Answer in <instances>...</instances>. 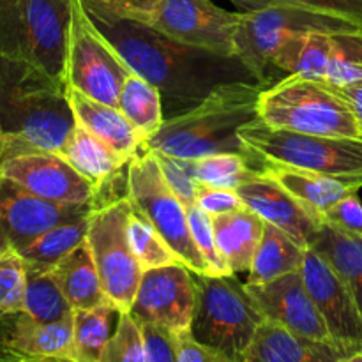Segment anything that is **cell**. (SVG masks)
Returning a JSON list of instances; mask_svg holds the SVG:
<instances>
[{
	"mask_svg": "<svg viewBox=\"0 0 362 362\" xmlns=\"http://www.w3.org/2000/svg\"><path fill=\"white\" fill-rule=\"evenodd\" d=\"M239 136L265 165L324 173L362 187V138L276 129L260 119L240 127Z\"/></svg>",
	"mask_w": 362,
	"mask_h": 362,
	"instance_id": "8992f818",
	"label": "cell"
},
{
	"mask_svg": "<svg viewBox=\"0 0 362 362\" xmlns=\"http://www.w3.org/2000/svg\"><path fill=\"white\" fill-rule=\"evenodd\" d=\"M331 49L332 34L329 32H308L296 35L276 49L271 62L272 71L278 81L290 74L325 81Z\"/></svg>",
	"mask_w": 362,
	"mask_h": 362,
	"instance_id": "d4e9b609",
	"label": "cell"
},
{
	"mask_svg": "<svg viewBox=\"0 0 362 362\" xmlns=\"http://www.w3.org/2000/svg\"><path fill=\"white\" fill-rule=\"evenodd\" d=\"M59 154L94 186L126 168L131 161L78 124Z\"/></svg>",
	"mask_w": 362,
	"mask_h": 362,
	"instance_id": "484cf974",
	"label": "cell"
},
{
	"mask_svg": "<svg viewBox=\"0 0 362 362\" xmlns=\"http://www.w3.org/2000/svg\"><path fill=\"white\" fill-rule=\"evenodd\" d=\"M27 262L20 251L9 246L0 251V317L23 308Z\"/></svg>",
	"mask_w": 362,
	"mask_h": 362,
	"instance_id": "d590c367",
	"label": "cell"
},
{
	"mask_svg": "<svg viewBox=\"0 0 362 362\" xmlns=\"http://www.w3.org/2000/svg\"><path fill=\"white\" fill-rule=\"evenodd\" d=\"M325 81L336 88L362 81V30L332 34L331 60Z\"/></svg>",
	"mask_w": 362,
	"mask_h": 362,
	"instance_id": "e575fe53",
	"label": "cell"
},
{
	"mask_svg": "<svg viewBox=\"0 0 362 362\" xmlns=\"http://www.w3.org/2000/svg\"><path fill=\"white\" fill-rule=\"evenodd\" d=\"M147 362H177L173 331L163 325L140 322Z\"/></svg>",
	"mask_w": 362,
	"mask_h": 362,
	"instance_id": "b9f144b4",
	"label": "cell"
},
{
	"mask_svg": "<svg viewBox=\"0 0 362 362\" xmlns=\"http://www.w3.org/2000/svg\"><path fill=\"white\" fill-rule=\"evenodd\" d=\"M304 283L343 362H362V313L341 276L313 247H308Z\"/></svg>",
	"mask_w": 362,
	"mask_h": 362,
	"instance_id": "8fae6325",
	"label": "cell"
},
{
	"mask_svg": "<svg viewBox=\"0 0 362 362\" xmlns=\"http://www.w3.org/2000/svg\"><path fill=\"white\" fill-rule=\"evenodd\" d=\"M71 4L73 16L67 34L66 85L117 108L124 80L133 71L95 27L83 2L71 0Z\"/></svg>",
	"mask_w": 362,
	"mask_h": 362,
	"instance_id": "9c48e42d",
	"label": "cell"
},
{
	"mask_svg": "<svg viewBox=\"0 0 362 362\" xmlns=\"http://www.w3.org/2000/svg\"><path fill=\"white\" fill-rule=\"evenodd\" d=\"M260 83L233 81L216 88L197 108L163 122L158 133L144 147L179 159H200L205 156L243 154L264 172L267 168L239 136V129L258 119Z\"/></svg>",
	"mask_w": 362,
	"mask_h": 362,
	"instance_id": "3957f363",
	"label": "cell"
},
{
	"mask_svg": "<svg viewBox=\"0 0 362 362\" xmlns=\"http://www.w3.org/2000/svg\"><path fill=\"white\" fill-rule=\"evenodd\" d=\"M154 154L158 156L159 165H161L163 173H165L166 180H168L170 187L173 189V193L182 200V204L191 205L197 204L194 200V193H197V182L193 175L189 173V170L186 168V163L184 159L173 158V156L163 154V152L154 151Z\"/></svg>",
	"mask_w": 362,
	"mask_h": 362,
	"instance_id": "ab89813d",
	"label": "cell"
},
{
	"mask_svg": "<svg viewBox=\"0 0 362 362\" xmlns=\"http://www.w3.org/2000/svg\"><path fill=\"white\" fill-rule=\"evenodd\" d=\"M235 191L239 193L243 204L257 212L265 223L281 228L300 246L310 247L315 233L320 228L322 219L311 214L272 177L262 172L237 187Z\"/></svg>",
	"mask_w": 362,
	"mask_h": 362,
	"instance_id": "d6986e66",
	"label": "cell"
},
{
	"mask_svg": "<svg viewBox=\"0 0 362 362\" xmlns=\"http://www.w3.org/2000/svg\"><path fill=\"white\" fill-rule=\"evenodd\" d=\"M131 209L133 204L127 197L92 209L88 216L87 243L106 297L120 311H129L144 274L127 239Z\"/></svg>",
	"mask_w": 362,
	"mask_h": 362,
	"instance_id": "30bf717a",
	"label": "cell"
},
{
	"mask_svg": "<svg viewBox=\"0 0 362 362\" xmlns=\"http://www.w3.org/2000/svg\"><path fill=\"white\" fill-rule=\"evenodd\" d=\"M310 247L322 255L352 292L362 313V237L322 221Z\"/></svg>",
	"mask_w": 362,
	"mask_h": 362,
	"instance_id": "4316f807",
	"label": "cell"
},
{
	"mask_svg": "<svg viewBox=\"0 0 362 362\" xmlns=\"http://www.w3.org/2000/svg\"><path fill=\"white\" fill-rule=\"evenodd\" d=\"M60 290L73 310H88L99 304L112 303L106 297L87 240L67 253L62 260L49 267Z\"/></svg>",
	"mask_w": 362,
	"mask_h": 362,
	"instance_id": "cb8c5ba5",
	"label": "cell"
},
{
	"mask_svg": "<svg viewBox=\"0 0 362 362\" xmlns=\"http://www.w3.org/2000/svg\"><path fill=\"white\" fill-rule=\"evenodd\" d=\"M129 200L168 243L180 264L193 274H211L207 262L191 237L187 209L173 193L154 151L144 147L127 165Z\"/></svg>",
	"mask_w": 362,
	"mask_h": 362,
	"instance_id": "ba28073f",
	"label": "cell"
},
{
	"mask_svg": "<svg viewBox=\"0 0 362 362\" xmlns=\"http://www.w3.org/2000/svg\"><path fill=\"white\" fill-rule=\"evenodd\" d=\"M244 11H253L265 6H293L322 14L346 18L362 25V0H232Z\"/></svg>",
	"mask_w": 362,
	"mask_h": 362,
	"instance_id": "f35d334b",
	"label": "cell"
},
{
	"mask_svg": "<svg viewBox=\"0 0 362 362\" xmlns=\"http://www.w3.org/2000/svg\"><path fill=\"white\" fill-rule=\"evenodd\" d=\"M122 311L113 303L73 311L74 352L78 362H103L106 345Z\"/></svg>",
	"mask_w": 362,
	"mask_h": 362,
	"instance_id": "f1b7e54d",
	"label": "cell"
},
{
	"mask_svg": "<svg viewBox=\"0 0 362 362\" xmlns=\"http://www.w3.org/2000/svg\"><path fill=\"white\" fill-rule=\"evenodd\" d=\"M117 108L136 127L145 141L154 136L165 122L161 92L136 73H131L124 80Z\"/></svg>",
	"mask_w": 362,
	"mask_h": 362,
	"instance_id": "f546056e",
	"label": "cell"
},
{
	"mask_svg": "<svg viewBox=\"0 0 362 362\" xmlns=\"http://www.w3.org/2000/svg\"><path fill=\"white\" fill-rule=\"evenodd\" d=\"M0 175L30 193L62 204L92 205L95 186L57 152L35 151L0 159Z\"/></svg>",
	"mask_w": 362,
	"mask_h": 362,
	"instance_id": "5bb4252c",
	"label": "cell"
},
{
	"mask_svg": "<svg viewBox=\"0 0 362 362\" xmlns=\"http://www.w3.org/2000/svg\"><path fill=\"white\" fill-rule=\"evenodd\" d=\"M9 246H11V244H9V240H7L6 232H4L2 225H0V251L7 250V247H9Z\"/></svg>",
	"mask_w": 362,
	"mask_h": 362,
	"instance_id": "7dc6e473",
	"label": "cell"
},
{
	"mask_svg": "<svg viewBox=\"0 0 362 362\" xmlns=\"http://www.w3.org/2000/svg\"><path fill=\"white\" fill-rule=\"evenodd\" d=\"M308 247L278 226L265 223L260 246L255 253L247 283H267L276 278L300 271Z\"/></svg>",
	"mask_w": 362,
	"mask_h": 362,
	"instance_id": "83f0119b",
	"label": "cell"
},
{
	"mask_svg": "<svg viewBox=\"0 0 362 362\" xmlns=\"http://www.w3.org/2000/svg\"><path fill=\"white\" fill-rule=\"evenodd\" d=\"M81 2L129 69L159 88L165 120L197 108L225 83H258L239 57H223L187 46L156 30L152 25L119 16L98 0Z\"/></svg>",
	"mask_w": 362,
	"mask_h": 362,
	"instance_id": "6da1fadb",
	"label": "cell"
},
{
	"mask_svg": "<svg viewBox=\"0 0 362 362\" xmlns=\"http://www.w3.org/2000/svg\"><path fill=\"white\" fill-rule=\"evenodd\" d=\"M269 177L281 184L292 197H296L311 214L322 219L329 207L349 197L354 191L362 187L359 184L338 179V177L324 175V173L308 172V170L290 168V166L267 165L264 170Z\"/></svg>",
	"mask_w": 362,
	"mask_h": 362,
	"instance_id": "603a6c76",
	"label": "cell"
},
{
	"mask_svg": "<svg viewBox=\"0 0 362 362\" xmlns=\"http://www.w3.org/2000/svg\"><path fill=\"white\" fill-rule=\"evenodd\" d=\"M21 310L45 324L66 320L73 317V306L60 290L49 269L34 267L27 264L23 308Z\"/></svg>",
	"mask_w": 362,
	"mask_h": 362,
	"instance_id": "4dcf8cb0",
	"label": "cell"
},
{
	"mask_svg": "<svg viewBox=\"0 0 362 362\" xmlns=\"http://www.w3.org/2000/svg\"><path fill=\"white\" fill-rule=\"evenodd\" d=\"M175 338V356L177 362H225L219 354L212 352L211 349L198 341L191 329L173 332Z\"/></svg>",
	"mask_w": 362,
	"mask_h": 362,
	"instance_id": "ee69618b",
	"label": "cell"
},
{
	"mask_svg": "<svg viewBox=\"0 0 362 362\" xmlns=\"http://www.w3.org/2000/svg\"><path fill=\"white\" fill-rule=\"evenodd\" d=\"M184 163L198 182L226 189H237L262 173V170L250 158L232 152L205 156L200 159H184Z\"/></svg>",
	"mask_w": 362,
	"mask_h": 362,
	"instance_id": "d6a6232c",
	"label": "cell"
},
{
	"mask_svg": "<svg viewBox=\"0 0 362 362\" xmlns=\"http://www.w3.org/2000/svg\"><path fill=\"white\" fill-rule=\"evenodd\" d=\"M246 290L264 318L311 339L331 343L327 327L308 292L300 271L267 283H246Z\"/></svg>",
	"mask_w": 362,
	"mask_h": 362,
	"instance_id": "ac0fdd59",
	"label": "cell"
},
{
	"mask_svg": "<svg viewBox=\"0 0 362 362\" xmlns=\"http://www.w3.org/2000/svg\"><path fill=\"white\" fill-rule=\"evenodd\" d=\"M90 212L92 205L46 200L0 175V225L14 250H20L53 226Z\"/></svg>",
	"mask_w": 362,
	"mask_h": 362,
	"instance_id": "2e32d148",
	"label": "cell"
},
{
	"mask_svg": "<svg viewBox=\"0 0 362 362\" xmlns=\"http://www.w3.org/2000/svg\"><path fill=\"white\" fill-rule=\"evenodd\" d=\"M103 362H147L140 322L129 311L120 313L115 331L103 354Z\"/></svg>",
	"mask_w": 362,
	"mask_h": 362,
	"instance_id": "8d00e7d4",
	"label": "cell"
},
{
	"mask_svg": "<svg viewBox=\"0 0 362 362\" xmlns=\"http://www.w3.org/2000/svg\"><path fill=\"white\" fill-rule=\"evenodd\" d=\"M98 2L119 16L151 23L161 0H98Z\"/></svg>",
	"mask_w": 362,
	"mask_h": 362,
	"instance_id": "f6af8a7d",
	"label": "cell"
},
{
	"mask_svg": "<svg viewBox=\"0 0 362 362\" xmlns=\"http://www.w3.org/2000/svg\"><path fill=\"white\" fill-rule=\"evenodd\" d=\"M0 361L78 362L73 317L55 324L35 320L23 310L0 317Z\"/></svg>",
	"mask_w": 362,
	"mask_h": 362,
	"instance_id": "9a60e30c",
	"label": "cell"
},
{
	"mask_svg": "<svg viewBox=\"0 0 362 362\" xmlns=\"http://www.w3.org/2000/svg\"><path fill=\"white\" fill-rule=\"evenodd\" d=\"M338 90L339 94L346 99V103L350 105L354 115H356V119L359 120L362 127V81L354 85H346V87L338 88Z\"/></svg>",
	"mask_w": 362,
	"mask_h": 362,
	"instance_id": "bcb514c9",
	"label": "cell"
},
{
	"mask_svg": "<svg viewBox=\"0 0 362 362\" xmlns=\"http://www.w3.org/2000/svg\"><path fill=\"white\" fill-rule=\"evenodd\" d=\"M240 18L212 0H161L148 25L187 46L237 57Z\"/></svg>",
	"mask_w": 362,
	"mask_h": 362,
	"instance_id": "7c38bea8",
	"label": "cell"
},
{
	"mask_svg": "<svg viewBox=\"0 0 362 362\" xmlns=\"http://www.w3.org/2000/svg\"><path fill=\"white\" fill-rule=\"evenodd\" d=\"M191 272L180 262L144 271L129 313L173 332L189 329L197 299Z\"/></svg>",
	"mask_w": 362,
	"mask_h": 362,
	"instance_id": "4fadbf2b",
	"label": "cell"
},
{
	"mask_svg": "<svg viewBox=\"0 0 362 362\" xmlns=\"http://www.w3.org/2000/svg\"><path fill=\"white\" fill-rule=\"evenodd\" d=\"M362 30V25L346 18L315 13L293 6H265L243 11L237 32V57L250 67L262 87L278 81L272 71L276 49L296 35L308 32H349Z\"/></svg>",
	"mask_w": 362,
	"mask_h": 362,
	"instance_id": "52a82bcc",
	"label": "cell"
},
{
	"mask_svg": "<svg viewBox=\"0 0 362 362\" xmlns=\"http://www.w3.org/2000/svg\"><path fill=\"white\" fill-rule=\"evenodd\" d=\"M88 216L90 214L53 226V228L42 232L41 235L32 239L30 243H27L18 251H20V255L28 265L42 269L53 267L57 262L62 260L74 247L80 246L83 240H87Z\"/></svg>",
	"mask_w": 362,
	"mask_h": 362,
	"instance_id": "1f68e13d",
	"label": "cell"
},
{
	"mask_svg": "<svg viewBox=\"0 0 362 362\" xmlns=\"http://www.w3.org/2000/svg\"><path fill=\"white\" fill-rule=\"evenodd\" d=\"M322 221L350 233V235L362 237V202L359 198V191H354L349 197L336 202L332 207L322 216Z\"/></svg>",
	"mask_w": 362,
	"mask_h": 362,
	"instance_id": "60d3db41",
	"label": "cell"
},
{
	"mask_svg": "<svg viewBox=\"0 0 362 362\" xmlns=\"http://www.w3.org/2000/svg\"><path fill=\"white\" fill-rule=\"evenodd\" d=\"M25 34V55L57 80L66 74L71 0H18Z\"/></svg>",
	"mask_w": 362,
	"mask_h": 362,
	"instance_id": "e0dca14e",
	"label": "cell"
},
{
	"mask_svg": "<svg viewBox=\"0 0 362 362\" xmlns=\"http://www.w3.org/2000/svg\"><path fill=\"white\" fill-rule=\"evenodd\" d=\"M258 119L276 129L338 138H362V127L339 90L327 81L290 74L265 87Z\"/></svg>",
	"mask_w": 362,
	"mask_h": 362,
	"instance_id": "277c9868",
	"label": "cell"
},
{
	"mask_svg": "<svg viewBox=\"0 0 362 362\" xmlns=\"http://www.w3.org/2000/svg\"><path fill=\"white\" fill-rule=\"evenodd\" d=\"M212 225L216 244L226 267L233 274L250 272L264 235V219L244 205L233 212L212 216Z\"/></svg>",
	"mask_w": 362,
	"mask_h": 362,
	"instance_id": "7402d4cb",
	"label": "cell"
},
{
	"mask_svg": "<svg viewBox=\"0 0 362 362\" xmlns=\"http://www.w3.org/2000/svg\"><path fill=\"white\" fill-rule=\"evenodd\" d=\"M187 219H189L191 237L194 244L200 250L202 257L207 262L211 274H233L219 255L218 244H216L214 225H212V216L207 214L198 204L187 205Z\"/></svg>",
	"mask_w": 362,
	"mask_h": 362,
	"instance_id": "74e56055",
	"label": "cell"
},
{
	"mask_svg": "<svg viewBox=\"0 0 362 362\" xmlns=\"http://www.w3.org/2000/svg\"><path fill=\"white\" fill-rule=\"evenodd\" d=\"M67 99L78 126L90 131L120 156L133 159L138 152L144 151V136L119 108L95 101L71 87H67Z\"/></svg>",
	"mask_w": 362,
	"mask_h": 362,
	"instance_id": "44dd1931",
	"label": "cell"
},
{
	"mask_svg": "<svg viewBox=\"0 0 362 362\" xmlns=\"http://www.w3.org/2000/svg\"><path fill=\"white\" fill-rule=\"evenodd\" d=\"M243 362H343V357L332 343L311 339L264 318Z\"/></svg>",
	"mask_w": 362,
	"mask_h": 362,
	"instance_id": "ffe728a7",
	"label": "cell"
},
{
	"mask_svg": "<svg viewBox=\"0 0 362 362\" xmlns=\"http://www.w3.org/2000/svg\"><path fill=\"white\" fill-rule=\"evenodd\" d=\"M76 127L66 81L34 62L0 53V159L57 152Z\"/></svg>",
	"mask_w": 362,
	"mask_h": 362,
	"instance_id": "7a4b0ae2",
	"label": "cell"
},
{
	"mask_svg": "<svg viewBox=\"0 0 362 362\" xmlns=\"http://www.w3.org/2000/svg\"><path fill=\"white\" fill-rule=\"evenodd\" d=\"M127 239L144 271L179 262L161 233L134 205L127 219Z\"/></svg>",
	"mask_w": 362,
	"mask_h": 362,
	"instance_id": "836d02e7",
	"label": "cell"
},
{
	"mask_svg": "<svg viewBox=\"0 0 362 362\" xmlns=\"http://www.w3.org/2000/svg\"><path fill=\"white\" fill-rule=\"evenodd\" d=\"M194 200L211 216L226 214V212H233L237 209L244 207L243 200H240L239 193L235 189L209 186V184L204 182H197Z\"/></svg>",
	"mask_w": 362,
	"mask_h": 362,
	"instance_id": "7bdbcfd3",
	"label": "cell"
},
{
	"mask_svg": "<svg viewBox=\"0 0 362 362\" xmlns=\"http://www.w3.org/2000/svg\"><path fill=\"white\" fill-rule=\"evenodd\" d=\"M191 334L225 362H243L264 315L235 274H194Z\"/></svg>",
	"mask_w": 362,
	"mask_h": 362,
	"instance_id": "5b68a950",
	"label": "cell"
}]
</instances>
